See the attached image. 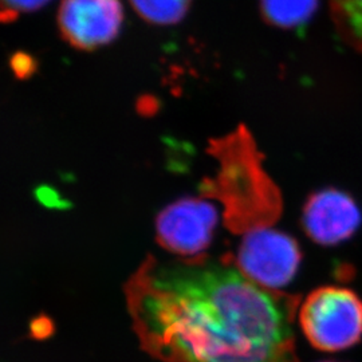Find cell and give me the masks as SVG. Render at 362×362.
Instances as JSON below:
<instances>
[{
  "instance_id": "cell-13",
  "label": "cell",
  "mask_w": 362,
  "mask_h": 362,
  "mask_svg": "<svg viewBox=\"0 0 362 362\" xmlns=\"http://www.w3.org/2000/svg\"><path fill=\"white\" fill-rule=\"evenodd\" d=\"M325 362H334V361H325Z\"/></svg>"
},
{
  "instance_id": "cell-10",
  "label": "cell",
  "mask_w": 362,
  "mask_h": 362,
  "mask_svg": "<svg viewBox=\"0 0 362 362\" xmlns=\"http://www.w3.org/2000/svg\"><path fill=\"white\" fill-rule=\"evenodd\" d=\"M332 11L346 43L362 52V0H332Z\"/></svg>"
},
{
  "instance_id": "cell-12",
  "label": "cell",
  "mask_w": 362,
  "mask_h": 362,
  "mask_svg": "<svg viewBox=\"0 0 362 362\" xmlns=\"http://www.w3.org/2000/svg\"><path fill=\"white\" fill-rule=\"evenodd\" d=\"M11 67L16 77L26 78L34 73L35 62L27 54H15L11 59Z\"/></svg>"
},
{
  "instance_id": "cell-6",
  "label": "cell",
  "mask_w": 362,
  "mask_h": 362,
  "mask_svg": "<svg viewBox=\"0 0 362 362\" xmlns=\"http://www.w3.org/2000/svg\"><path fill=\"white\" fill-rule=\"evenodd\" d=\"M57 22L66 43L94 52L118 37L124 7L121 0H61Z\"/></svg>"
},
{
  "instance_id": "cell-11",
  "label": "cell",
  "mask_w": 362,
  "mask_h": 362,
  "mask_svg": "<svg viewBox=\"0 0 362 362\" xmlns=\"http://www.w3.org/2000/svg\"><path fill=\"white\" fill-rule=\"evenodd\" d=\"M50 0H0V22L7 23L23 13L38 11Z\"/></svg>"
},
{
  "instance_id": "cell-4",
  "label": "cell",
  "mask_w": 362,
  "mask_h": 362,
  "mask_svg": "<svg viewBox=\"0 0 362 362\" xmlns=\"http://www.w3.org/2000/svg\"><path fill=\"white\" fill-rule=\"evenodd\" d=\"M300 260L297 242L267 226L247 231L233 262L251 281L279 290L291 282Z\"/></svg>"
},
{
  "instance_id": "cell-7",
  "label": "cell",
  "mask_w": 362,
  "mask_h": 362,
  "mask_svg": "<svg viewBox=\"0 0 362 362\" xmlns=\"http://www.w3.org/2000/svg\"><path fill=\"white\" fill-rule=\"evenodd\" d=\"M302 223L311 240L321 246H336L357 231L361 212L351 196L327 188L308 199Z\"/></svg>"
},
{
  "instance_id": "cell-8",
  "label": "cell",
  "mask_w": 362,
  "mask_h": 362,
  "mask_svg": "<svg viewBox=\"0 0 362 362\" xmlns=\"http://www.w3.org/2000/svg\"><path fill=\"white\" fill-rule=\"evenodd\" d=\"M260 7L274 26L294 28L310 21L318 8V0H260Z\"/></svg>"
},
{
  "instance_id": "cell-3",
  "label": "cell",
  "mask_w": 362,
  "mask_h": 362,
  "mask_svg": "<svg viewBox=\"0 0 362 362\" xmlns=\"http://www.w3.org/2000/svg\"><path fill=\"white\" fill-rule=\"evenodd\" d=\"M298 318L315 349H348L361 339L362 300L350 288L325 286L314 290L303 300Z\"/></svg>"
},
{
  "instance_id": "cell-2",
  "label": "cell",
  "mask_w": 362,
  "mask_h": 362,
  "mask_svg": "<svg viewBox=\"0 0 362 362\" xmlns=\"http://www.w3.org/2000/svg\"><path fill=\"white\" fill-rule=\"evenodd\" d=\"M214 151L221 160L223 168L216 182H208L207 187L224 202L227 223L243 233L267 227L262 223L254 206L269 224L276 216L258 203L279 212V200L262 170L248 136L239 132L230 139L218 141Z\"/></svg>"
},
{
  "instance_id": "cell-9",
  "label": "cell",
  "mask_w": 362,
  "mask_h": 362,
  "mask_svg": "<svg viewBox=\"0 0 362 362\" xmlns=\"http://www.w3.org/2000/svg\"><path fill=\"white\" fill-rule=\"evenodd\" d=\"M136 13L151 25L172 26L181 22L192 0H129Z\"/></svg>"
},
{
  "instance_id": "cell-1",
  "label": "cell",
  "mask_w": 362,
  "mask_h": 362,
  "mask_svg": "<svg viewBox=\"0 0 362 362\" xmlns=\"http://www.w3.org/2000/svg\"><path fill=\"white\" fill-rule=\"evenodd\" d=\"M143 349L163 362H299V300L251 281L233 259L149 257L125 286Z\"/></svg>"
},
{
  "instance_id": "cell-5",
  "label": "cell",
  "mask_w": 362,
  "mask_h": 362,
  "mask_svg": "<svg viewBox=\"0 0 362 362\" xmlns=\"http://www.w3.org/2000/svg\"><path fill=\"white\" fill-rule=\"evenodd\" d=\"M219 220L216 207L206 200L187 197L164 208L156 219V238L170 252L194 258L209 245Z\"/></svg>"
}]
</instances>
